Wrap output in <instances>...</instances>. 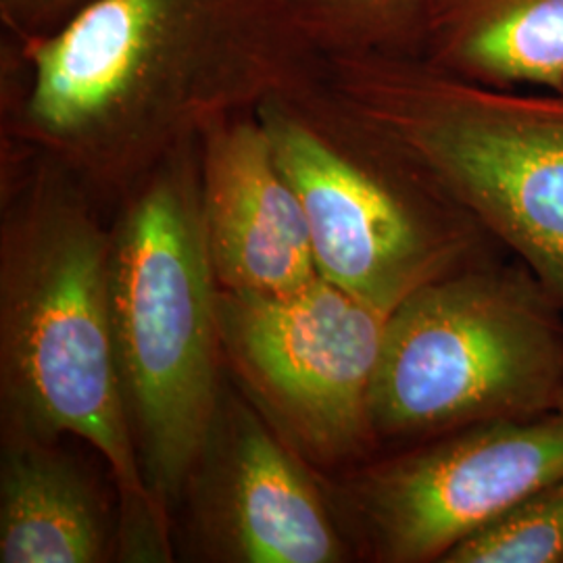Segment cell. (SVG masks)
<instances>
[{
	"instance_id": "cell-1",
	"label": "cell",
	"mask_w": 563,
	"mask_h": 563,
	"mask_svg": "<svg viewBox=\"0 0 563 563\" xmlns=\"http://www.w3.org/2000/svg\"><path fill=\"white\" fill-rule=\"evenodd\" d=\"M9 51L11 141L121 199L218 121L320 67L282 0H92Z\"/></svg>"
},
{
	"instance_id": "cell-7",
	"label": "cell",
	"mask_w": 563,
	"mask_h": 563,
	"mask_svg": "<svg viewBox=\"0 0 563 563\" xmlns=\"http://www.w3.org/2000/svg\"><path fill=\"white\" fill-rule=\"evenodd\" d=\"M388 316L322 276L280 297L220 290L223 362L307 462H357L378 443L369 399Z\"/></svg>"
},
{
	"instance_id": "cell-5",
	"label": "cell",
	"mask_w": 563,
	"mask_h": 563,
	"mask_svg": "<svg viewBox=\"0 0 563 563\" xmlns=\"http://www.w3.org/2000/svg\"><path fill=\"white\" fill-rule=\"evenodd\" d=\"M255 115L305 209L323 280L393 313L478 262L483 230L344 111L318 71Z\"/></svg>"
},
{
	"instance_id": "cell-6",
	"label": "cell",
	"mask_w": 563,
	"mask_h": 563,
	"mask_svg": "<svg viewBox=\"0 0 563 563\" xmlns=\"http://www.w3.org/2000/svg\"><path fill=\"white\" fill-rule=\"evenodd\" d=\"M563 401V311L522 263H470L388 316L369 413L378 441H428Z\"/></svg>"
},
{
	"instance_id": "cell-2",
	"label": "cell",
	"mask_w": 563,
	"mask_h": 563,
	"mask_svg": "<svg viewBox=\"0 0 563 563\" xmlns=\"http://www.w3.org/2000/svg\"><path fill=\"white\" fill-rule=\"evenodd\" d=\"M30 155L0 225L2 437L90 444L118 484L120 560L169 562V516L144 483L115 360L111 230L88 188Z\"/></svg>"
},
{
	"instance_id": "cell-8",
	"label": "cell",
	"mask_w": 563,
	"mask_h": 563,
	"mask_svg": "<svg viewBox=\"0 0 563 563\" xmlns=\"http://www.w3.org/2000/svg\"><path fill=\"white\" fill-rule=\"evenodd\" d=\"M560 478L563 401L363 465L332 488L330 501L372 560L444 562L467 537Z\"/></svg>"
},
{
	"instance_id": "cell-4",
	"label": "cell",
	"mask_w": 563,
	"mask_h": 563,
	"mask_svg": "<svg viewBox=\"0 0 563 563\" xmlns=\"http://www.w3.org/2000/svg\"><path fill=\"white\" fill-rule=\"evenodd\" d=\"M109 307L142 476L169 516L223 395L220 286L202 225L199 141L123 197L111 228Z\"/></svg>"
},
{
	"instance_id": "cell-13",
	"label": "cell",
	"mask_w": 563,
	"mask_h": 563,
	"mask_svg": "<svg viewBox=\"0 0 563 563\" xmlns=\"http://www.w3.org/2000/svg\"><path fill=\"white\" fill-rule=\"evenodd\" d=\"M318 59L418 55L443 0H282Z\"/></svg>"
},
{
	"instance_id": "cell-14",
	"label": "cell",
	"mask_w": 563,
	"mask_h": 563,
	"mask_svg": "<svg viewBox=\"0 0 563 563\" xmlns=\"http://www.w3.org/2000/svg\"><path fill=\"white\" fill-rule=\"evenodd\" d=\"M444 563H563V478L467 537Z\"/></svg>"
},
{
	"instance_id": "cell-3",
	"label": "cell",
	"mask_w": 563,
	"mask_h": 563,
	"mask_svg": "<svg viewBox=\"0 0 563 563\" xmlns=\"http://www.w3.org/2000/svg\"><path fill=\"white\" fill-rule=\"evenodd\" d=\"M318 76L563 311L562 92L467 80L416 55L320 59Z\"/></svg>"
},
{
	"instance_id": "cell-11",
	"label": "cell",
	"mask_w": 563,
	"mask_h": 563,
	"mask_svg": "<svg viewBox=\"0 0 563 563\" xmlns=\"http://www.w3.org/2000/svg\"><path fill=\"white\" fill-rule=\"evenodd\" d=\"M118 555V523L57 443L2 437L0 563H101Z\"/></svg>"
},
{
	"instance_id": "cell-12",
	"label": "cell",
	"mask_w": 563,
	"mask_h": 563,
	"mask_svg": "<svg viewBox=\"0 0 563 563\" xmlns=\"http://www.w3.org/2000/svg\"><path fill=\"white\" fill-rule=\"evenodd\" d=\"M416 57L467 80L563 95V0H443Z\"/></svg>"
},
{
	"instance_id": "cell-10",
	"label": "cell",
	"mask_w": 563,
	"mask_h": 563,
	"mask_svg": "<svg viewBox=\"0 0 563 563\" xmlns=\"http://www.w3.org/2000/svg\"><path fill=\"white\" fill-rule=\"evenodd\" d=\"M205 239L223 292L280 297L320 278L307 216L255 111L199 141Z\"/></svg>"
},
{
	"instance_id": "cell-15",
	"label": "cell",
	"mask_w": 563,
	"mask_h": 563,
	"mask_svg": "<svg viewBox=\"0 0 563 563\" xmlns=\"http://www.w3.org/2000/svg\"><path fill=\"white\" fill-rule=\"evenodd\" d=\"M92 0H0L2 25L11 38L51 34Z\"/></svg>"
},
{
	"instance_id": "cell-9",
	"label": "cell",
	"mask_w": 563,
	"mask_h": 563,
	"mask_svg": "<svg viewBox=\"0 0 563 563\" xmlns=\"http://www.w3.org/2000/svg\"><path fill=\"white\" fill-rule=\"evenodd\" d=\"M307 460L244 395L223 390L184 497L202 555L228 563H341L349 544Z\"/></svg>"
}]
</instances>
